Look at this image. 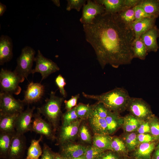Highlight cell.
Returning <instances> with one entry per match:
<instances>
[{
    "instance_id": "obj_32",
    "label": "cell",
    "mask_w": 159,
    "mask_h": 159,
    "mask_svg": "<svg viewBox=\"0 0 159 159\" xmlns=\"http://www.w3.org/2000/svg\"><path fill=\"white\" fill-rule=\"evenodd\" d=\"M122 139L124 141L128 151L135 150L140 144L136 132H126L123 136Z\"/></svg>"
},
{
    "instance_id": "obj_33",
    "label": "cell",
    "mask_w": 159,
    "mask_h": 159,
    "mask_svg": "<svg viewBox=\"0 0 159 159\" xmlns=\"http://www.w3.org/2000/svg\"><path fill=\"white\" fill-rule=\"evenodd\" d=\"M76 110L79 118H88L92 112V105L80 103L76 106Z\"/></svg>"
},
{
    "instance_id": "obj_25",
    "label": "cell",
    "mask_w": 159,
    "mask_h": 159,
    "mask_svg": "<svg viewBox=\"0 0 159 159\" xmlns=\"http://www.w3.org/2000/svg\"><path fill=\"white\" fill-rule=\"evenodd\" d=\"M15 132H0V158L8 159L11 141Z\"/></svg>"
},
{
    "instance_id": "obj_6",
    "label": "cell",
    "mask_w": 159,
    "mask_h": 159,
    "mask_svg": "<svg viewBox=\"0 0 159 159\" xmlns=\"http://www.w3.org/2000/svg\"><path fill=\"white\" fill-rule=\"evenodd\" d=\"M127 110L142 121L148 120L154 115L148 104L141 98L130 97Z\"/></svg>"
},
{
    "instance_id": "obj_27",
    "label": "cell",
    "mask_w": 159,
    "mask_h": 159,
    "mask_svg": "<svg viewBox=\"0 0 159 159\" xmlns=\"http://www.w3.org/2000/svg\"><path fill=\"white\" fill-rule=\"evenodd\" d=\"M112 138L108 134H95L93 138V145L104 151L109 150Z\"/></svg>"
},
{
    "instance_id": "obj_38",
    "label": "cell",
    "mask_w": 159,
    "mask_h": 159,
    "mask_svg": "<svg viewBox=\"0 0 159 159\" xmlns=\"http://www.w3.org/2000/svg\"><path fill=\"white\" fill-rule=\"evenodd\" d=\"M86 0H67L66 10L69 11L72 9H75L79 11L86 4Z\"/></svg>"
},
{
    "instance_id": "obj_7",
    "label": "cell",
    "mask_w": 159,
    "mask_h": 159,
    "mask_svg": "<svg viewBox=\"0 0 159 159\" xmlns=\"http://www.w3.org/2000/svg\"><path fill=\"white\" fill-rule=\"evenodd\" d=\"M36 62L35 68L32 69L31 73L33 74L38 72L42 76L41 82L49 75L59 70L60 69L57 64L51 60L44 57L39 50L35 57Z\"/></svg>"
},
{
    "instance_id": "obj_49",
    "label": "cell",
    "mask_w": 159,
    "mask_h": 159,
    "mask_svg": "<svg viewBox=\"0 0 159 159\" xmlns=\"http://www.w3.org/2000/svg\"><path fill=\"white\" fill-rule=\"evenodd\" d=\"M54 159H66L62 157L59 153H55Z\"/></svg>"
},
{
    "instance_id": "obj_37",
    "label": "cell",
    "mask_w": 159,
    "mask_h": 159,
    "mask_svg": "<svg viewBox=\"0 0 159 159\" xmlns=\"http://www.w3.org/2000/svg\"><path fill=\"white\" fill-rule=\"evenodd\" d=\"M104 151L93 145L88 146L84 155L86 159H96Z\"/></svg>"
},
{
    "instance_id": "obj_26",
    "label": "cell",
    "mask_w": 159,
    "mask_h": 159,
    "mask_svg": "<svg viewBox=\"0 0 159 159\" xmlns=\"http://www.w3.org/2000/svg\"><path fill=\"white\" fill-rule=\"evenodd\" d=\"M43 135H40L38 140H31L30 146L28 149L27 156L24 159H39L43 153V150L40 145L42 141Z\"/></svg>"
},
{
    "instance_id": "obj_5",
    "label": "cell",
    "mask_w": 159,
    "mask_h": 159,
    "mask_svg": "<svg viewBox=\"0 0 159 159\" xmlns=\"http://www.w3.org/2000/svg\"><path fill=\"white\" fill-rule=\"evenodd\" d=\"M35 54V51L32 48L26 46L22 49L17 59V65L14 71L24 80L27 79L31 73Z\"/></svg>"
},
{
    "instance_id": "obj_8",
    "label": "cell",
    "mask_w": 159,
    "mask_h": 159,
    "mask_svg": "<svg viewBox=\"0 0 159 159\" xmlns=\"http://www.w3.org/2000/svg\"><path fill=\"white\" fill-rule=\"evenodd\" d=\"M24 104L21 100L16 99L13 95L0 92V113L9 114L20 113L24 111Z\"/></svg>"
},
{
    "instance_id": "obj_30",
    "label": "cell",
    "mask_w": 159,
    "mask_h": 159,
    "mask_svg": "<svg viewBox=\"0 0 159 159\" xmlns=\"http://www.w3.org/2000/svg\"><path fill=\"white\" fill-rule=\"evenodd\" d=\"M134 58L145 60L148 54L146 46L141 39H139L134 42L133 46Z\"/></svg>"
},
{
    "instance_id": "obj_3",
    "label": "cell",
    "mask_w": 159,
    "mask_h": 159,
    "mask_svg": "<svg viewBox=\"0 0 159 159\" xmlns=\"http://www.w3.org/2000/svg\"><path fill=\"white\" fill-rule=\"evenodd\" d=\"M63 100V98L56 96L55 92L52 91L49 97L45 100L44 104L37 108V111L44 116L54 131L62 114L61 106Z\"/></svg>"
},
{
    "instance_id": "obj_44",
    "label": "cell",
    "mask_w": 159,
    "mask_h": 159,
    "mask_svg": "<svg viewBox=\"0 0 159 159\" xmlns=\"http://www.w3.org/2000/svg\"><path fill=\"white\" fill-rule=\"evenodd\" d=\"M80 96V94H78L74 96H72L70 99L67 100H64L65 109L67 111L70 110L77 106V101Z\"/></svg>"
},
{
    "instance_id": "obj_2",
    "label": "cell",
    "mask_w": 159,
    "mask_h": 159,
    "mask_svg": "<svg viewBox=\"0 0 159 159\" xmlns=\"http://www.w3.org/2000/svg\"><path fill=\"white\" fill-rule=\"evenodd\" d=\"M87 99L97 100L102 103L109 110L120 113L127 109L130 97L127 91L122 87H117L99 95H90L82 92Z\"/></svg>"
},
{
    "instance_id": "obj_18",
    "label": "cell",
    "mask_w": 159,
    "mask_h": 159,
    "mask_svg": "<svg viewBox=\"0 0 159 159\" xmlns=\"http://www.w3.org/2000/svg\"><path fill=\"white\" fill-rule=\"evenodd\" d=\"M105 7V13L115 14L127 8L126 0H95Z\"/></svg>"
},
{
    "instance_id": "obj_21",
    "label": "cell",
    "mask_w": 159,
    "mask_h": 159,
    "mask_svg": "<svg viewBox=\"0 0 159 159\" xmlns=\"http://www.w3.org/2000/svg\"><path fill=\"white\" fill-rule=\"evenodd\" d=\"M19 114L0 113V132H15L16 121Z\"/></svg>"
},
{
    "instance_id": "obj_39",
    "label": "cell",
    "mask_w": 159,
    "mask_h": 159,
    "mask_svg": "<svg viewBox=\"0 0 159 159\" xmlns=\"http://www.w3.org/2000/svg\"><path fill=\"white\" fill-rule=\"evenodd\" d=\"M133 8L134 12L135 19L134 23L138 22L145 18H151L141 7L136 6Z\"/></svg>"
},
{
    "instance_id": "obj_47",
    "label": "cell",
    "mask_w": 159,
    "mask_h": 159,
    "mask_svg": "<svg viewBox=\"0 0 159 159\" xmlns=\"http://www.w3.org/2000/svg\"><path fill=\"white\" fill-rule=\"evenodd\" d=\"M151 159H159V141H158L156 145Z\"/></svg>"
},
{
    "instance_id": "obj_51",
    "label": "cell",
    "mask_w": 159,
    "mask_h": 159,
    "mask_svg": "<svg viewBox=\"0 0 159 159\" xmlns=\"http://www.w3.org/2000/svg\"><path fill=\"white\" fill-rule=\"evenodd\" d=\"M71 159H86L85 155H84L82 156H80V157L75 158H72Z\"/></svg>"
},
{
    "instance_id": "obj_52",
    "label": "cell",
    "mask_w": 159,
    "mask_h": 159,
    "mask_svg": "<svg viewBox=\"0 0 159 159\" xmlns=\"http://www.w3.org/2000/svg\"><path fill=\"white\" fill-rule=\"evenodd\" d=\"M124 159H127V158H124Z\"/></svg>"
},
{
    "instance_id": "obj_12",
    "label": "cell",
    "mask_w": 159,
    "mask_h": 159,
    "mask_svg": "<svg viewBox=\"0 0 159 159\" xmlns=\"http://www.w3.org/2000/svg\"><path fill=\"white\" fill-rule=\"evenodd\" d=\"M26 148V138L24 134L16 132L11 141L7 159H21Z\"/></svg>"
},
{
    "instance_id": "obj_41",
    "label": "cell",
    "mask_w": 159,
    "mask_h": 159,
    "mask_svg": "<svg viewBox=\"0 0 159 159\" xmlns=\"http://www.w3.org/2000/svg\"><path fill=\"white\" fill-rule=\"evenodd\" d=\"M55 82L58 87L60 94L64 97H66L67 93L64 89V87L66 83L64 78L59 74L56 77Z\"/></svg>"
},
{
    "instance_id": "obj_1",
    "label": "cell",
    "mask_w": 159,
    "mask_h": 159,
    "mask_svg": "<svg viewBox=\"0 0 159 159\" xmlns=\"http://www.w3.org/2000/svg\"><path fill=\"white\" fill-rule=\"evenodd\" d=\"M83 26L86 39L93 48L102 69L108 64L117 68L131 63L134 32L115 14L98 15L92 23Z\"/></svg>"
},
{
    "instance_id": "obj_48",
    "label": "cell",
    "mask_w": 159,
    "mask_h": 159,
    "mask_svg": "<svg viewBox=\"0 0 159 159\" xmlns=\"http://www.w3.org/2000/svg\"><path fill=\"white\" fill-rule=\"evenodd\" d=\"M6 9V6L4 4L0 2V16H2Z\"/></svg>"
},
{
    "instance_id": "obj_36",
    "label": "cell",
    "mask_w": 159,
    "mask_h": 159,
    "mask_svg": "<svg viewBox=\"0 0 159 159\" xmlns=\"http://www.w3.org/2000/svg\"><path fill=\"white\" fill-rule=\"evenodd\" d=\"M62 125H65L78 119L76 110V107L67 111L62 116Z\"/></svg>"
},
{
    "instance_id": "obj_29",
    "label": "cell",
    "mask_w": 159,
    "mask_h": 159,
    "mask_svg": "<svg viewBox=\"0 0 159 159\" xmlns=\"http://www.w3.org/2000/svg\"><path fill=\"white\" fill-rule=\"evenodd\" d=\"M133 8H127L115 14L118 19L126 25L131 27L135 19Z\"/></svg>"
},
{
    "instance_id": "obj_14",
    "label": "cell",
    "mask_w": 159,
    "mask_h": 159,
    "mask_svg": "<svg viewBox=\"0 0 159 159\" xmlns=\"http://www.w3.org/2000/svg\"><path fill=\"white\" fill-rule=\"evenodd\" d=\"M82 120L78 119L67 125H62L57 138L59 144L61 145L69 142L75 137L78 133Z\"/></svg>"
},
{
    "instance_id": "obj_17",
    "label": "cell",
    "mask_w": 159,
    "mask_h": 159,
    "mask_svg": "<svg viewBox=\"0 0 159 159\" xmlns=\"http://www.w3.org/2000/svg\"><path fill=\"white\" fill-rule=\"evenodd\" d=\"M13 44L11 38L7 35H2L0 38V64L10 61L13 56Z\"/></svg>"
},
{
    "instance_id": "obj_24",
    "label": "cell",
    "mask_w": 159,
    "mask_h": 159,
    "mask_svg": "<svg viewBox=\"0 0 159 159\" xmlns=\"http://www.w3.org/2000/svg\"><path fill=\"white\" fill-rule=\"evenodd\" d=\"M137 6L142 8L151 18L159 16V1L158 0H140Z\"/></svg>"
},
{
    "instance_id": "obj_34",
    "label": "cell",
    "mask_w": 159,
    "mask_h": 159,
    "mask_svg": "<svg viewBox=\"0 0 159 159\" xmlns=\"http://www.w3.org/2000/svg\"><path fill=\"white\" fill-rule=\"evenodd\" d=\"M148 121L150 129V134L156 140L159 141V118L153 115Z\"/></svg>"
},
{
    "instance_id": "obj_43",
    "label": "cell",
    "mask_w": 159,
    "mask_h": 159,
    "mask_svg": "<svg viewBox=\"0 0 159 159\" xmlns=\"http://www.w3.org/2000/svg\"><path fill=\"white\" fill-rule=\"evenodd\" d=\"M43 153L40 159H54L55 153L46 143L43 144Z\"/></svg>"
},
{
    "instance_id": "obj_22",
    "label": "cell",
    "mask_w": 159,
    "mask_h": 159,
    "mask_svg": "<svg viewBox=\"0 0 159 159\" xmlns=\"http://www.w3.org/2000/svg\"><path fill=\"white\" fill-rule=\"evenodd\" d=\"M105 119L107 125L108 135L113 134L122 126L123 117L121 116L119 113L109 110Z\"/></svg>"
},
{
    "instance_id": "obj_4",
    "label": "cell",
    "mask_w": 159,
    "mask_h": 159,
    "mask_svg": "<svg viewBox=\"0 0 159 159\" xmlns=\"http://www.w3.org/2000/svg\"><path fill=\"white\" fill-rule=\"evenodd\" d=\"M24 80L14 71L2 68L0 72L1 92L18 95L21 89L19 84Z\"/></svg>"
},
{
    "instance_id": "obj_42",
    "label": "cell",
    "mask_w": 159,
    "mask_h": 159,
    "mask_svg": "<svg viewBox=\"0 0 159 159\" xmlns=\"http://www.w3.org/2000/svg\"><path fill=\"white\" fill-rule=\"evenodd\" d=\"M80 136L81 140L86 143H90L91 141V136L87 127L83 125L80 129Z\"/></svg>"
},
{
    "instance_id": "obj_16",
    "label": "cell",
    "mask_w": 159,
    "mask_h": 159,
    "mask_svg": "<svg viewBox=\"0 0 159 159\" xmlns=\"http://www.w3.org/2000/svg\"><path fill=\"white\" fill-rule=\"evenodd\" d=\"M59 153L66 159H71L85 155L87 147L76 144L69 143V142L61 145Z\"/></svg>"
},
{
    "instance_id": "obj_28",
    "label": "cell",
    "mask_w": 159,
    "mask_h": 159,
    "mask_svg": "<svg viewBox=\"0 0 159 159\" xmlns=\"http://www.w3.org/2000/svg\"><path fill=\"white\" fill-rule=\"evenodd\" d=\"M142 122L130 114L123 117L122 127L126 132H136Z\"/></svg>"
},
{
    "instance_id": "obj_31",
    "label": "cell",
    "mask_w": 159,
    "mask_h": 159,
    "mask_svg": "<svg viewBox=\"0 0 159 159\" xmlns=\"http://www.w3.org/2000/svg\"><path fill=\"white\" fill-rule=\"evenodd\" d=\"M120 154H125L128 151L125 144L122 139L117 137H112L109 150Z\"/></svg>"
},
{
    "instance_id": "obj_9",
    "label": "cell",
    "mask_w": 159,
    "mask_h": 159,
    "mask_svg": "<svg viewBox=\"0 0 159 159\" xmlns=\"http://www.w3.org/2000/svg\"><path fill=\"white\" fill-rule=\"evenodd\" d=\"M105 12L104 6L95 1L88 0L83 6L80 21L83 24H90L97 16Z\"/></svg>"
},
{
    "instance_id": "obj_40",
    "label": "cell",
    "mask_w": 159,
    "mask_h": 159,
    "mask_svg": "<svg viewBox=\"0 0 159 159\" xmlns=\"http://www.w3.org/2000/svg\"><path fill=\"white\" fill-rule=\"evenodd\" d=\"M120 154L110 150L103 152L96 159H122Z\"/></svg>"
},
{
    "instance_id": "obj_15",
    "label": "cell",
    "mask_w": 159,
    "mask_h": 159,
    "mask_svg": "<svg viewBox=\"0 0 159 159\" xmlns=\"http://www.w3.org/2000/svg\"><path fill=\"white\" fill-rule=\"evenodd\" d=\"M159 37V29L155 25L142 34L140 38L146 47L147 52H156L158 48L157 39Z\"/></svg>"
},
{
    "instance_id": "obj_46",
    "label": "cell",
    "mask_w": 159,
    "mask_h": 159,
    "mask_svg": "<svg viewBox=\"0 0 159 159\" xmlns=\"http://www.w3.org/2000/svg\"><path fill=\"white\" fill-rule=\"evenodd\" d=\"M137 138L140 144L157 141L149 133L137 134Z\"/></svg>"
},
{
    "instance_id": "obj_45",
    "label": "cell",
    "mask_w": 159,
    "mask_h": 159,
    "mask_svg": "<svg viewBox=\"0 0 159 159\" xmlns=\"http://www.w3.org/2000/svg\"><path fill=\"white\" fill-rule=\"evenodd\" d=\"M148 120L142 122L136 132L137 134H150V129Z\"/></svg>"
},
{
    "instance_id": "obj_10",
    "label": "cell",
    "mask_w": 159,
    "mask_h": 159,
    "mask_svg": "<svg viewBox=\"0 0 159 159\" xmlns=\"http://www.w3.org/2000/svg\"><path fill=\"white\" fill-rule=\"evenodd\" d=\"M33 117L31 131L44 135L49 139H54V130L52 126L42 118L38 111L33 114Z\"/></svg>"
},
{
    "instance_id": "obj_23",
    "label": "cell",
    "mask_w": 159,
    "mask_h": 159,
    "mask_svg": "<svg viewBox=\"0 0 159 159\" xmlns=\"http://www.w3.org/2000/svg\"><path fill=\"white\" fill-rule=\"evenodd\" d=\"M88 118L91 127L95 134H108L107 125L105 118L91 114Z\"/></svg>"
},
{
    "instance_id": "obj_35",
    "label": "cell",
    "mask_w": 159,
    "mask_h": 159,
    "mask_svg": "<svg viewBox=\"0 0 159 159\" xmlns=\"http://www.w3.org/2000/svg\"><path fill=\"white\" fill-rule=\"evenodd\" d=\"M109 110L102 103L98 102L92 105L91 115L100 117L105 118Z\"/></svg>"
},
{
    "instance_id": "obj_19",
    "label": "cell",
    "mask_w": 159,
    "mask_h": 159,
    "mask_svg": "<svg viewBox=\"0 0 159 159\" xmlns=\"http://www.w3.org/2000/svg\"><path fill=\"white\" fill-rule=\"evenodd\" d=\"M158 141L140 143L134 150L133 156L135 159H151Z\"/></svg>"
},
{
    "instance_id": "obj_53",
    "label": "cell",
    "mask_w": 159,
    "mask_h": 159,
    "mask_svg": "<svg viewBox=\"0 0 159 159\" xmlns=\"http://www.w3.org/2000/svg\"><path fill=\"white\" fill-rule=\"evenodd\" d=\"M158 1H159V0H158Z\"/></svg>"
},
{
    "instance_id": "obj_20",
    "label": "cell",
    "mask_w": 159,
    "mask_h": 159,
    "mask_svg": "<svg viewBox=\"0 0 159 159\" xmlns=\"http://www.w3.org/2000/svg\"><path fill=\"white\" fill-rule=\"evenodd\" d=\"M156 19L146 17L132 24L131 26L135 35L134 41L139 39L142 34L155 25Z\"/></svg>"
},
{
    "instance_id": "obj_11",
    "label": "cell",
    "mask_w": 159,
    "mask_h": 159,
    "mask_svg": "<svg viewBox=\"0 0 159 159\" xmlns=\"http://www.w3.org/2000/svg\"><path fill=\"white\" fill-rule=\"evenodd\" d=\"M35 108L28 107L25 110L20 113L17 117L15 124L16 132L24 134L29 131H31L33 112Z\"/></svg>"
},
{
    "instance_id": "obj_13",
    "label": "cell",
    "mask_w": 159,
    "mask_h": 159,
    "mask_svg": "<svg viewBox=\"0 0 159 159\" xmlns=\"http://www.w3.org/2000/svg\"><path fill=\"white\" fill-rule=\"evenodd\" d=\"M44 92V86L40 83L30 82L24 92V97L21 100L23 103L30 104L39 101Z\"/></svg>"
},
{
    "instance_id": "obj_50",
    "label": "cell",
    "mask_w": 159,
    "mask_h": 159,
    "mask_svg": "<svg viewBox=\"0 0 159 159\" xmlns=\"http://www.w3.org/2000/svg\"><path fill=\"white\" fill-rule=\"evenodd\" d=\"M54 4L57 6L59 7L60 6V2L59 0H52Z\"/></svg>"
}]
</instances>
